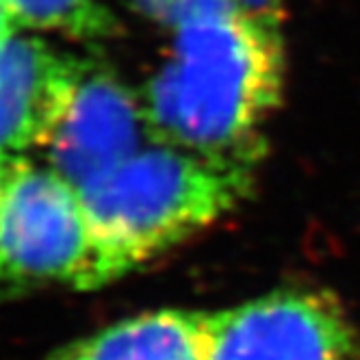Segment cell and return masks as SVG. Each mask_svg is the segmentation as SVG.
Wrapping results in <instances>:
<instances>
[{
    "label": "cell",
    "instance_id": "8fae6325",
    "mask_svg": "<svg viewBox=\"0 0 360 360\" xmlns=\"http://www.w3.org/2000/svg\"><path fill=\"white\" fill-rule=\"evenodd\" d=\"M18 27H20V24L15 22L11 9L7 7L5 0H0V46H3L7 39H11L13 35H18L15 33Z\"/></svg>",
    "mask_w": 360,
    "mask_h": 360
},
{
    "label": "cell",
    "instance_id": "ba28073f",
    "mask_svg": "<svg viewBox=\"0 0 360 360\" xmlns=\"http://www.w3.org/2000/svg\"><path fill=\"white\" fill-rule=\"evenodd\" d=\"M15 22L27 29L55 31L70 39H105L117 20L102 0H5Z\"/></svg>",
    "mask_w": 360,
    "mask_h": 360
},
{
    "label": "cell",
    "instance_id": "3957f363",
    "mask_svg": "<svg viewBox=\"0 0 360 360\" xmlns=\"http://www.w3.org/2000/svg\"><path fill=\"white\" fill-rule=\"evenodd\" d=\"M0 280L89 289L91 233L81 191L24 154H0Z\"/></svg>",
    "mask_w": 360,
    "mask_h": 360
},
{
    "label": "cell",
    "instance_id": "9c48e42d",
    "mask_svg": "<svg viewBox=\"0 0 360 360\" xmlns=\"http://www.w3.org/2000/svg\"><path fill=\"white\" fill-rule=\"evenodd\" d=\"M131 3L143 15L165 24V27H172L178 18V13L183 11V7L187 5V0H131Z\"/></svg>",
    "mask_w": 360,
    "mask_h": 360
},
{
    "label": "cell",
    "instance_id": "52a82bcc",
    "mask_svg": "<svg viewBox=\"0 0 360 360\" xmlns=\"http://www.w3.org/2000/svg\"><path fill=\"white\" fill-rule=\"evenodd\" d=\"M211 313L161 308L61 347L50 360H207Z\"/></svg>",
    "mask_w": 360,
    "mask_h": 360
},
{
    "label": "cell",
    "instance_id": "5b68a950",
    "mask_svg": "<svg viewBox=\"0 0 360 360\" xmlns=\"http://www.w3.org/2000/svg\"><path fill=\"white\" fill-rule=\"evenodd\" d=\"M150 137L141 100L117 76L83 61L70 105L48 141L50 167L81 189L137 154Z\"/></svg>",
    "mask_w": 360,
    "mask_h": 360
},
{
    "label": "cell",
    "instance_id": "6da1fadb",
    "mask_svg": "<svg viewBox=\"0 0 360 360\" xmlns=\"http://www.w3.org/2000/svg\"><path fill=\"white\" fill-rule=\"evenodd\" d=\"M141 107L152 141L254 165L285 85L282 33L235 0H187Z\"/></svg>",
    "mask_w": 360,
    "mask_h": 360
},
{
    "label": "cell",
    "instance_id": "8992f818",
    "mask_svg": "<svg viewBox=\"0 0 360 360\" xmlns=\"http://www.w3.org/2000/svg\"><path fill=\"white\" fill-rule=\"evenodd\" d=\"M83 59L13 35L0 46V154L48 146L79 83Z\"/></svg>",
    "mask_w": 360,
    "mask_h": 360
},
{
    "label": "cell",
    "instance_id": "277c9868",
    "mask_svg": "<svg viewBox=\"0 0 360 360\" xmlns=\"http://www.w3.org/2000/svg\"><path fill=\"white\" fill-rule=\"evenodd\" d=\"M207 360H360V341L332 295L285 289L211 313Z\"/></svg>",
    "mask_w": 360,
    "mask_h": 360
},
{
    "label": "cell",
    "instance_id": "7a4b0ae2",
    "mask_svg": "<svg viewBox=\"0 0 360 360\" xmlns=\"http://www.w3.org/2000/svg\"><path fill=\"white\" fill-rule=\"evenodd\" d=\"M248 163L217 161L157 143L81 187L98 289L202 233L252 187Z\"/></svg>",
    "mask_w": 360,
    "mask_h": 360
},
{
    "label": "cell",
    "instance_id": "30bf717a",
    "mask_svg": "<svg viewBox=\"0 0 360 360\" xmlns=\"http://www.w3.org/2000/svg\"><path fill=\"white\" fill-rule=\"evenodd\" d=\"M237 7L248 15L269 24L274 29L282 27V0H235Z\"/></svg>",
    "mask_w": 360,
    "mask_h": 360
}]
</instances>
